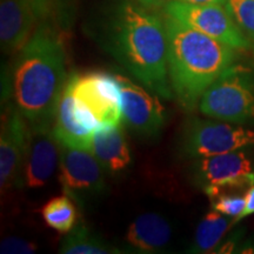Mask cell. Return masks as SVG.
I'll use <instances>...</instances> for the list:
<instances>
[{
    "instance_id": "cell-17",
    "label": "cell",
    "mask_w": 254,
    "mask_h": 254,
    "mask_svg": "<svg viewBox=\"0 0 254 254\" xmlns=\"http://www.w3.org/2000/svg\"><path fill=\"white\" fill-rule=\"evenodd\" d=\"M63 254H117L123 253L118 247L111 245L99 234L94 233L84 224L78 222L64 238L59 247Z\"/></svg>"
},
{
    "instance_id": "cell-14",
    "label": "cell",
    "mask_w": 254,
    "mask_h": 254,
    "mask_svg": "<svg viewBox=\"0 0 254 254\" xmlns=\"http://www.w3.org/2000/svg\"><path fill=\"white\" fill-rule=\"evenodd\" d=\"M90 152L105 172L122 173L131 165L132 155L120 125L101 124L91 136Z\"/></svg>"
},
{
    "instance_id": "cell-5",
    "label": "cell",
    "mask_w": 254,
    "mask_h": 254,
    "mask_svg": "<svg viewBox=\"0 0 254 254\" xmlns=\"http://www.w3.org/2000/svg\"><path fill=\"white\" fill-rule=\"evenodd\" d=\"M254 145V131L227 122L190 118L183 127L179 150L184 158H204Z\"/></svg>"
},
{
    "instance_id": "cell-6",
    "label": "cell",
    "mask_w": 254,
    "mask_h": 254,
    "mask_svg": "<svg viewBox=\"0 0 254 254\" xmlns=\"http://www.w3.org/2000/svg\"><path fill=\"white\" fill-rule=\"evenodd\" d=\"M193 182L209 199L254 185V165L244 151L198 158L192 164Z\"/></svg>"
},
{
    "instance_id": "cell-25",
    "label": "cell",
    "mask_w": 254,
    "mask_h": 254,
    "mask_svg": "<svg viewBox=\"0 0 254 254\" xmlns=\"http://www.w3.org/2000/svg\"><path fill=\"white\" fill-rule=\"evenodd\" d=\"M241 232H237L236 234H233V237L231 239H228L227 241H225L224 245H221L219 247L218 251H215V253H230L233 252V250L236 249V244L238 243V240L240 239L241 237Z\"/></svg>"
},
{
    "instance_id": "cell-18",
    "label": "cell",
    "mask_w": 254,
    "mask_h": 254,
    "mask_svg": "<svg viewBox=\"0 0 254 254\" xmlns=\"http://www.w3.org/2000/svg\"><path fill=\"white\" fill-rule=\"evenodd\" d=\"M231 217L212 209L199 222L194 239L187 252L189 253H209L214 252L220 244L222 237L232 226Z\"/></svg>"
},
{
    "instance_id": "cell-13",
    "label": "cell",
    "mask_w": 254,
    "mask_h": 254,
    "mask_svg": "<svg viewBox=\"0 0 254 254\" xmlns=\"http://www.w3.org/2000/svg\"><path fill=\"white\" fill-rule=\"evenodd\" d=\"M39 20L26 0L0 1V43L4 53H17L30 40Z\"/></svg>"
},
{
    "instance_id": "cell-11",
    "label": "cell",
    "mask_w": 254,
    "mask_h": 254,
    "mask_svg": "<svg viewBox=\"0 0 254 254\" xmlns=\"http://www.w3.org/2000/svg\"><path fill=\"white\" fill-rule=\"evenodd\" d=\"M31 127L11 101L2 111L0 134V186L4 193L9 187H18L26 155Z\"/></svg>"
},
{
    "instance_id": "cell-12",
    "label": "cell",
    "mask_w": 254,
    "mask_h": 254,
    "mask_svg": "<svg viewBox=\"0 0 254 254\" xmlns=\"http://www.w3.org/2000/svg\"><path fill=\"white\" fill-rule=\"evenodd\" d=\"M60 159V144L53 128L32 129L19 179V189H40L55 173Z\"/></svg>"
},
{
    "instance_id": "cell-27",
    "label": "cell",
    "mask_w": 254,
    "mask_h": 254,
    "mask_svg": "<svg viewBox=\"0 0 254 254\" xmlns=\"http://www.w3.org/2000/svg\"><path fill=\"white\" fill-rule=\"evenodd\" d=\"M134 1L139 2V4L144 5L148 8H153V7H157V6L165 5L168 0H134Z\"/></svg>"
},
{
    "instance_id": "cell-23",
    "label": "cell",
    "mask_w": 254,
    "mask_h": 254,
    "mask_svg": "<svg viewBox=\"0 0 254 254\" xmlns=\"http://www.w3.org/2000/svg\"><path fill=\"white\" fill-rule=\"evenodd\" d=\"M26 1L36 12L39 20H45V19L52 17L62 0H26Z\"/></svg>"
},
{
    "instance_id": "cell-9",
    "label": "cell",
    "mask_w": 254,
    "mask_h": 254,
    "mask_svg": "<svg viewBox=\"0 0 254 254\" xmlns=\"http://www.w3.org/2000/svg\"><path fill=\"white\" fill-rule=\"evenodd\" d=\"M165 13L236 50L250 49V39L228 13L225 5H196L168 0Z\"/></svg>"
},
{
    "instance_id": "cell-21",
    "label": "cell",
    "mask_w": 254,
    "mask_h": 254,
    "mask_svg": "<svg viewBox=\"0 0 254 254\" xmlns=\"http://www.w3.org/2000/svg\"><path fill=\"white\" fill-rule=\"evenodd\" d=\"M212 201V208L220 213L227 215V217L234 218L233 222L237 220L238 217L243 213L245 208V196L241 195H231V194H222L219 195Z\"/></svg>"
},
{
    "instance_id": "cell-24",
    "label": "cell",
    "mask_w": 254,
    "mask_h": 254,
    "mask_svg": "<svg viewBox=\"0 0 254 254\" xmlns=\"http://www.w3.org/2000/svg\"><path fill=\"white\" fill-rule=\"evenodd\" d=\"M245 208H244L243 213H241L239 217L236 221H234V224L238 221H240L241 219L249 217V215H252L254 214V185L252 187H250L249 190H247L246 192V195H245Z\"/></svg>"
},
{
    "instance_id": "cell-3",
    "label": "cell",
    "mask_w": 254,
    "mask_h": 254,
    "mask_svg": "<svg viewBox=\"0 0 254 254\" xmlns=\"http://www.w3.org/2000/svg\"><path fill=\"white\" fill-rule=\"evenodd\" d=\"M167 33V67L174 99L186 111L199 105L200 98L222 73L236 63V49L170 15Z\"/></svg>"
},
{
    "instance_id": "cell-10",
    "label": "cell",
    "mask_w": 254,
    "mask_h": 254,
    "mask_svg": "<svg viewBox=\"0 0 254 254\" xmlns=\"http://www.w3.org/2000/svg\"><path fill=\"white\" fill-rule=\"evenodd\" d=\"M122 97L123 120L129 129L144 136H157L166 122L164 106L150 90L114 73Z\"/></svg>"
},
{
    "instance_id": "cell-26",
    "label": "cell",
    "mask_w": 254,
    "mask_h": 254,
    "mask_svg": "<svg viewBox=\"0 0 254 254\" xmlns=\"http://www.w3.org/2000/svg\"><path fill=\"white\" fill-rule=\"evenodd\" d=\"M182 1L196 5H225L226 0H182Z\"/></svg>"
},
{
    "instance_id": "cell-16",
    "label": "cell",
    "mask_w": 254,
    "mask_h": 254,
    "mask_svg": "<svg viewBox=\"0 0 254 254\" xmlns=\"http://www.w3.org/2000/svg\"><path fill=\"white\" fill-rule=\"evenodd\" d=\"M92 133L78 122L74 114V98L65 85L57 109L53 134L60 145L90 151Z\"/></svg>"
},
{
    "instance_id": "cell-1",
    "label": "cell",
    "mask_w": 254,
    "mask_h": 254,
    "mask_svg": "<svg viewBox=\"0 0 254 254\" xmlns=\"http://www.w3.org/2000/svg\"><path fill=\"white\" fill-rule=\"evenodd\" d=\"M98 41L142 86L174 99L167 67L165 20L134 0H120L103 14Z\"/></svg>"
},
{
    "instance_id": "cell-2",
    "label": "cell",
    "mask_w": 254,
    "mask_h": 254,
    "mask_svg": "<svg viewBox=\"0 0 254 254\" xmlns=\"http://www.w3.org/2000/svg\"><path fill=\"white\" fill-rule=\"evenodd\" d=\"M67 79L62 38L49 24H40L18 52L6 78V99H11L32 129L53 128Z\"/></svg>"
},
{
    "instance_id": "cell-8",
    "label": "cell",
    "mask_w": 254,
    "mask_h": 254,
    "mask_svg": "<svg viewBox=\"0 0 254 254\" xmlns=\"http://www.w3.org/2000/svg\"><path fill=\"white\" fill-rule=\"evenodd\" d=\"M66 87L79 104L93 114L100 125H120L123 120L122 97L114 73L74 72L68 75Z\"/></svg>"
},
{
    "instance_id": "cell-7",
    "label": "cell",
    "mask_w": 254,
    "mask_h": 254,
    "mask_svg": "<svg viewBox=\"0 0 254 254\" xmlns=\"http://www.w3.org/2000/svg\"><path fill=\"white\" fill-rule=\"evenodd\" d=\"M104 168L87 150L60 145L59 183L64 194L82 207L109 190Z\"/></svg>"
},
{
    "instance_id": "cell-4",
    "label": "cell",
    "mask_w": 254,
    "mask_h": 254,
    "mask_svg": "<svg viewBox=\"0 0 254 254\" xmlns=\"http://www.w3.org/2000/svg\"><path fill=\"white\" fill-rule=\"evenodd\" d=\"M204 116L237 125L254 124V75L233 65L209 86L199 101Z\"/></svg>"
},
{
    "instance_id": "cell-19",
    "label": "cell",
    "mask_w": 254,
    "mask_h": 254,
    "mask_svg": "<svg viewBox=\"0 0 254 254\" xmlns=\"http://www.w3.org/2000/svg\"><path fill=\"white\" fill-rule=\"evenodd\" d=\"M40 213L47 226L62 234H67L79 222V206L66 194L50 199Z\"/></svg>"
},
{
    "instance_id": "cell-20",
    "label": "cell",
    "mask_w": 254,
    "mask_h": 254,
    "mask_svg": "<svg viewBox=\"0 0 254 254\" xmlns=\"http://www.w3.org/2000/svg\"><path fill=\"white\" fill-rule=\"evenodd\" d=\"M225 7L244 34L254 40V0H226Z\"/></svg>"
},
{
    "instance_id": "cell-15",
    "label": "cell",
    "mask_w": 254,
    "mask_h": 254,
    "mask_svg": "<svg viewBox=\"0 0 254 254\" xmlns=\"http://www.w3.org/2000/svg\"><path fill=\"white\" fill-rule=\"evenodd\" d=\"M173 228L164 215L148 212L139 215L131 222L125 234V243L133 252L158 253L172 240Z\"/></svg>"
},
{
    "instance_id": "cell-22",
    "label": "cell",
    "mask_w": 254,
    "mask_h": 254,
    "mask_svg": "<svg viewBox=\"0 0 254 254\" xmlns=\"http://www.w3.org/2000/svg\"><path fill=\"white\" fill-rule=\"evenodd\" d=\"M37 250V244H34L33 241L18 237L5 238L0 244L1 254H32L36 253Z\"/></svg>"
}]
</instances>
